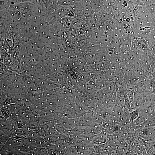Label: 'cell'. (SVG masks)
Masks as SVG:
<instances>
[{"instance_id":"5","label":"cell","mask_w":155,"mask_h":155,"mask_svg":"<svg viewBox=\"0 0 155 155\" xmlns=\"http://www.w3.org/2000/svg\"><path fill=\"white\" fill-rule=\"evenodd\" d=\"M141 139L144 144L145 150L148 152L151 148L155 146V142L153 141Z\"/></svg>"},{"instance_id":"2","label":"cell","mask_w":155,"mask_h":155,"mask_svg":"<svg viewBox=\"0 0 155 155\" xmlns=\"http://www.w3.org/2000/svg\"><path fill=\"white\" fill-rule=\"evenodd\" d=\"M106 137L107 132L104 129L100 133L91 137L90 143L91 142V144L95 145L105 144L106 141Z\"/></svg>"},{"instance_id":"3","label":"cell","mask_w":155,"mask_h":155,"mask_svg":"<svg viewBox=\"0 0 155 155\" xmlns=\"http://www.w3.org/2000/svg\"><path fill=\"white\" fill-rule=\"evenodd\" d=\"M130 111L126 107L124 109L121 118V123L123 125L132 122L130 116Z\"/></svg>"},{"instance_id":"1","label":"cell","mask_w":155,"mask_h":155,"mask_svg":"<svg viewBox=\"0 0 155 155\" xmlns=\"http://www.w3.org/2000/svg\"><path fill=\"white\" fill-rule=\"evenodd\" d=\"M137 135L140 138L155 142V125L143 127L137 130Z\"/></svg>"},{"instance_id":"4","label":"cell","mask_w":155,"mask_h":155,"mask_svg":"<svg viewBox=\"0 0 155 155\" xmlns=\"http://www.w3.org/2000/svg\"><path fill=\"white\" fill-rule=\"evenodd\" d=\"M123 127L128 133L132 134H137V129L133 122L127 124L123 125Z\"/></svg>"},{"instance_id":"8","label":"cell","mask_w":155,"mask_h":155,"mask_svg":"<svg viewBox=\"0 0 155 155\" xmlns=\"http://www.w3.org/2000/svg\"><path fill=\"white\" fill-rule=\"evenodd\" d=\"M75 0H58L59 3L61 5L65 6H73L75 4Z\"/></svg>"},{"instance_id":"7","label":"cell","mask_w":155,"mask_h":155,"mask_svg":"<svg viewBox=\"0 0 155 155\" xmlns=\"http://www.w3.org/2000/svg\"><path fill=\"white\" fill-rule=\"evenodd\" d=\"M140 108L132 110L130 112V116L132 122L136 120L139 116Z\"/></svg>"},{"instance_id":"9","label":"cell","mask_w":155,"mask_h":155,"mask_svg":"<svg viewBox=\"0 0 155 155\" xmlns=\"http://www.w3.org/2000/svg\"><path fill=\"white\" fill-rule=\"evenodd\" d=\"M155 107V96L153 95L150 108H151L152 109L154 110V109Z\"/></svg>"},{"instance_id":"10","label":"cell","mask_w":155,"mask_h":155,"mask_svg":"<svg viewBox=\"0 0 155 155\" xmlns=\"http://www.w3.org/2000/svg\"><path fill=\"white\" fill-rule=\"evenodd\" d=\"M149 152L150 155H155V146L151 148Z\"/></svg>"},{"instance_id":"6","label":"cell","mask_w":155,"mask_h":155,"mask_svg":"<svg viewBox=\"0 0 155 155\" xmlns=\"http://www.w3.org/2000/svg\"><path fill=\"white\" fill-rule=\"evenodd\" d=\"M125 97H117L115 105L121 107L123 109L125 108Z\"/></svg>"}]
</instances>
